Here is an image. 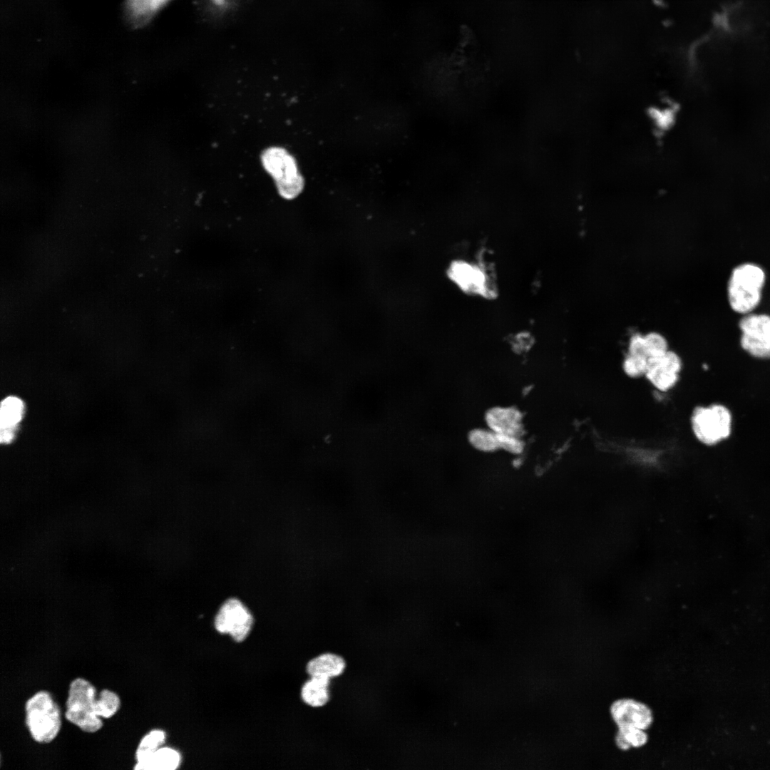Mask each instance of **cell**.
<instances>
[{
	"mask_svg": "<svg viewBox=\"0 0 770 770\" xmlns=\"http://www.w3.org/2000/svg\"><path fill=\"white\" fill-rule=\"evenodd\" d=\"M766 283L764 270L757 264L745 262L731 272L727 284V299L731 309L744 315L759 306Z\"/></svg>",
	"mask_w": 770,
	"mask_h": 770,
	"instance_id": "obj_1",
	"label": "cell"
},
{
	"mask_svg": "<svg viewBox=\"0 0 770 770\" xmlns=\"http://www.w3.org/2000/svg\"><path fill=\"white\" fill-rule=\"evenodd\" d=\"M25 722L31 737L38 743H49L61 727V711L51 694L39 691L25 704Z\"/></svg>",
	"mask_w": 770,
	"mask_h": 770,
	"instance_id": "obj_2",
	"label": "cell"
},
{
	"mask_svg": "<svg viewBox=\"0 0 770 770\" xmlns=\"http://www.w3.org/2000/svg\"><path fill=\"white\" fill-rule=\"evenodd\" d=\"M262 165L274 180L281 197L287 200L297 197L303 190L305 181L294 157L285 148L270 147L261 155Z\"/></svg>",
	"mask_w": 770,
	"mask_h": 770,
	"instance_id": "obj_3",
	"label": "cell"
},
{
	"mask_svg": "<svg viewBox=\"0 0 770 770\" xmlns=\"http://www.w3.org/2000/svg\"><path fill=\"white\" fill-rule=\"evenodd\" d=\"M96 689L83 678L73 680L66 702L65 718L82 731L94 733L103 726L98 715Z\"/></svg>",
	"mask_w": 770,
	"mask_h": 770,
	"instance_id": "obj_4",
	"label": "cell"
},
{
	"mask_svg": "<svg viewBox=\"0 0 770 770\" xmlns=\"http://www.w3.org/2000/svg\"><path fill=\"white\" fill-rule=\"evenodd\" d=\"M692 427L698 440L707 445H714L729 437L732 416L724 406L713 404L697 407L691 419Z\"/></svg>",
	"mask_w": 770,
	"mask_h": 770,
	"instance_id": "obj_5",
	"label": "cell"
},
{
	"mask_svg": "<svg viewBox=\"0 0 770 770\" xmlns=\"http://www.w3.org/2000/svg\"><path fill=\"white\" fill-rule=\"evenodd\" d=\"M214 625L218 632L227 634L235 641L240 642L250 632L253 617L241 600L231 597L221 605L215 617Z\"/></svg>",
	"mask_w": 770,
	"mask_h": 770,
	"instance_id": "obj_6",
	"label": "cell"
},
{
	"mask_svg": "<svg viewBox=\"0 0 770 770\" xmlns=\"http://www.w3.org/2000/svg\"><path fill=\"white\" fill-rule=\"evenodd\" d=\"M739 327L741 345L756 357L770 356V315L751 312L743 315Z\"/></svg>",
	"mask_w": 770,
	"mask_h": 770,
	"instance_id": "obj_7",
	"label": "cell"
},
{
	"mask_svg": "<svg viewBox=\"0 0 770 770\" xmlns=\"http://www.w3.org/2000/svg\"><path fill=\"white\" fill-rule=\"evenodd\" d=\"M610 712L617 729L647 730L654 720L652 711L648 705L630 698L615 700L610 705Z\"/></svg>",
	"mask_w": 770,
	"mask_h": 770,
	"instance_id": "obj_8",
	"label": "cell"
},
{
	"mask_svg": "<svg viewBox=\"0 0 770 770\" xmlns=\"http://www.w3.org/2000/svg\"><path fill=\"white\" fill-rule=\"evenodd\" d=\"M682 361L679 356L672 351L664 354L648 359L645 376L652 384L660 391H667L677 382Z\"/></svg>",
	"mask_w": 770,
	"mask_h": 770,
	"instance_id": "obj_9",
	"label": "cell"
},
{
	"mask_svg": "<svg viewBox=\"0 0 770 770\" xmlns=\"http://www.w3.org/2000/svg\"><path fill=\"white\" fill-rule=\"evenodd\" d=\"M485 420L497 434L520 437L523 434V415L514 407H493L486 411Z\"/></svg>",
	"mask_w": 770,
	"mask_h": 770,
	"instance_id": "obj_10",
	"label": "cell"
},
{
	"mask_svg": "<svg viewBox=\"0 0 770 770\" xmlns=\"http://www.w3.org/2000/svg\"><path fill=\"white\" fill-rule=\"evenodd\" d=\"M24 412V402L16 396H8L1 404L0 441L9 443L14 438L18 423Z\"/></svg>",
	"mask_w": 770,
	"mask_h": 770,
	"instance_id": "obj_11",
	"label": "cell"
},
{
	"mask_svg": "<svg viewBox=\"0 0 770 770\" xmlns=\"http://www.w3.org/2000/svg\"><path fill=\"white\" fill-rule=\"evenodd\" d=\"M346 668V662L342 655L324 652L309 660L306 672L310 677L332 679L342 676Z\"/></svg>",
	"mask_w": 770,
	"mask_h": 770,
	"instance_id": "obj_12",
	"label": "cell"
},
{
	"mask_svg": "<svg viewBox=\"0 0 770 770\" xmlns=\"http://www.w3.org/2000/svg\"><path fill=\"white\" fill-rule=\"evenodd\" d=\"M450 274L456 283L466 291L483 294L488 290L486 277L478 266L457 262L452 266Z\"/></svg>",
	"mask_w": 770,
	"mask_h": 770,
	"instance_id": "obj_13",
	"label": "cell"
},
{
	"mask_svg": "<svg viewBox=\"0 0 770 770\" xmlns=\"http://www.w3.org/2000/svg\"><path fill=\"white\" fill-rule=\"evenodd\" d=\"M330 685L331 679L309 677L302 686V700L312 708L324 707L331 699Z\"/></svg>",
	"mask_w": 770,
	"mask_h": 770,
	"instance_id": "obj_14",
	"label": "cell"
},
{
	"mask_svg": "<svg viewBox=\"0 0 770 770\" xmlns=\"http://www.w3.org/2000/svg\"><path fill=\"white\" fill-rule=\"evenodd\" d=\"M170 0H125L126 16L135 27L143 26Z\"/></svg>",
	"mask_w": 770,
	"mask_h": 770,
	"instance_id": "obj_15",
	"label": "cell"
},
{
	"mask_svg": "<svg viewBox=\"0 0 770 770\" xmlns=\"http://www.w3.org/2000/svg\"><path fill=\"white\" fill-rule=\"evenodd\" d=\"M180 754L169 747H160L148 759L141 763H136L135 770H174L180 764Z\"/></svg>",
	"mask_w": 770,
	"mask_h": 770,
	"instance_id": "obj_16",
	"label": "cell"
},
{
	"mask_svg": "<svg viewBox=\"0 0 770 770\" xmlns=\"http://www.w3.org/2000/svg\"><path fill=\"white\" fill-rule=\"evenodd\" d=\"M470 444L483 452H493L500 449L499 438L496 433L488 428H474L468 435Z\"/></svg>",
	"mask_w": 770,
	"mask_h": 770,
	"instance_id": "obj_17",
	"label": "cell"
},
{
	"mask_svg": "<svg viewBox=\"0 0 770 770\" xmlns=\"http://www.w3.org/2000/svg\"><path fill=\"white\" fill-rule=\"evenodd\" d=\"M165 741V733L160 729H153L145 735L140 740L135 751L136 763H141L148 759L155 751L162 746Z\"/></svg>",
	"mask_w": 770,
	"mask_h": 770,
	"instance_id": "obj_18",
	"label": "cell"
},
{
	"mask_svg": "<svg viewBox=\"0 0 770 770\" xmlns=\"http://www.w3.org/2000/svg\"><path fill=\"white\" fill-rule=\"evenodd\" d=\"M645 730L637 728L618 729L615 741L616 746L622 751L645 746L648 741Z\"/></svg>",
	"mask_w": 770,
	"mask_h": 770,
	"instance_id": "obj_19",
	"label": "cell"
},
{
	"mask_svg": "<svg viewBox=\"0 0 770 770\" xmlns=\"http://www.w3.org/2000/svg\"><path fill=\"white\" fill-rule=\"evenodd\" d=\"M120 704V698L116 693L103 689L97 697L98 715L101 718H111L118 712Z\"/></svg>",
	"mask_w": 770,
	"mask_h": 770,
	"instance_id": "obj_20",
	"label": "cell"
},
{
	"mask_svg": "<svg viewBox=\"0 0 770 770\" xmlns=\"http://www.w3.org/2000/svg\"><path fill=\"white\" fill-rule=\"evenodd\" d=\"M644 338L648 359L660 356L668 351L667 341L661 334L652 332L644 336Z\"/></svg>",
	"mask_w": 770,
	"mask_h": 770,
	"instance_id": "obj_21",
	"label": "cell"
},
{
	"mask_svg": "<svg viewBox=\"0 0 770 770\" xmlns=\"http://www.w3.org/2000/svg\"><path fill=\"white\" fill-rule=\"evenodd\" d=\"M647 361L648 359L645 356L628 354L623 361L622 368L629 376H641L645 374Z\"/></svg>",
	"mask_w": 770,
	"mask_h": 770,
	"instance_id": "obj_22",
	"label": "cell"
},
{
	"mask_svg": "<svg viewBox=\"0 0 770 770\" xmlns=\"http://www.w3.org/2000/svg\"><path fill=\"white\" fill-rule=\"evenodd\" d=\"M500 442V449H503L513 454H520L524 450L525 444L520 436H505L498 434Z\"/></svg>",
	"mask_w": 770,
	"mask_h": 770,
	"instance_id": "obj_23",
	"label": "cell"
},
{
	"mask_svg": "<svg viewBox=\"0 0 770 770\" xmlns=\"http://www.w3.org/2000/svg\"><path fill=\"white\" fill-rule=\"evenodd\" d=\"M628 354L640 355L647 358L645 351L644 336L636 334L631 337L629 344Z\"/></svg>",
	"mask_w": 770,
	"mask_h": 770,
	"instance_id": "obj_24",
	"label": "cell"
},
{
	"mask_svg": "<svg viewBox=\"0 0 770 770\" xmlns=\"http://www.w3.org/2000/svg\"><path fill=\"white\" fill-rule=\"evenodd\" d=\"M211 1L213 3H215V4L219 5V6L223 5L225 4V0H211Z\"/></svg>",
	"mask_w": 770,
	"mask_h": 770,
	"instance_id": "obj_25",
	"label": "cell"
}]
</instances>
